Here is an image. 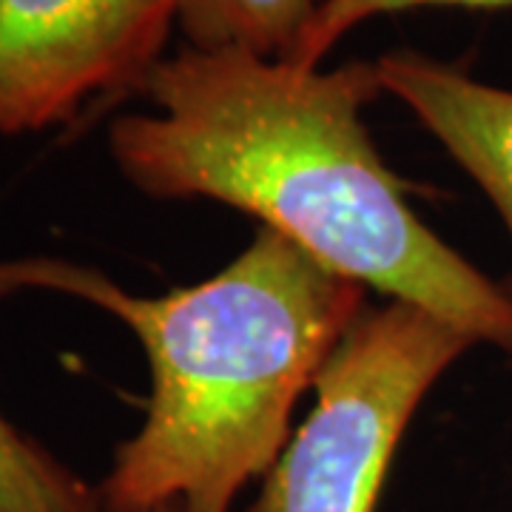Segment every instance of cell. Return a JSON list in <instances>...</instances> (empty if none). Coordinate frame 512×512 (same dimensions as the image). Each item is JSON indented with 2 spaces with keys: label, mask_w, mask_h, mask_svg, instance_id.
I'll list each match as a JSON object with an SVG mask.
<instances>
[{
  "label": "cell",
  "mask_w": 512,
  "mask_h": 512,
  "mask_svg": "<svg viewBox=\"0 0 512 512\" xmlns=\"http://www.w3.org/2000/svg\"><path fill=\"white\" fill-rule=\"evenodd\" d=\"M319 0H180L177 26L191 49H239L288 63Z\"/></svg>",
  "instance_id": "obj_6"
},
{
  "label": "cell",
  "mask_w": 512,
  "mask_h": 512,
  "mask_svg": "<svg viewBox=\"0 0 512 512\" xmlns=\"http://www.w3.org/2000/svg\"><path fill=\"white\" fill-rule=\"evenodd\" d=\"M0 512H106V501L0 410Z\"/></svg>",
  "instance_id": "obj_7"
},
{
  "label": "cell",
  "mask_w": 512,
  "mask_h": 512,
  "mask_svg": "<svg viewBox=\"0 0 512 512\" xmlns=\"http://www.w3.org/2000/svg\"><path fill=\"white\" fill-rule=\"evenodd\" d=\"M46 291L120 319L146 348V421L100 484L111 510L231 512L291 441L296 399L365 311V285L274 228L200 285L137 296L89 265L0 259V299Z\"/></svg>",
  "instance_id": "obj_2"
},
{
  "label": "cell",
  "mask_w": 512,
  "mask_h": 512,
  "mask_svg": "<svg viewBox=\"0 0 512 512\" xmlns=\"http://www.w3.org/2000/svg\"><path fill=\"white\" fill-rule=\"evenodd\" d=\"M382 92L365 60L325 72L185 46L140 94L157 111L111 120V160L148 197L225 202L333 274L512 353L504 285L419 220L373 146L362 111Z\"/></svg>",
  "instance_id": "obj_1"
},
{
  "label": "cell",
  "mask_w": 512,
  "mask_h": 512,
  "mask_svg": "<svg viewBox=\"0 0 512 512\" xmlns=\"http://www.w3.org/2000/svg\"><path fill=\"white\" fill-rule=\"evenodd\" d=\"M476 342L416 305L365 308L313 384L316 402L251 512H376L407 424Z\"/></svg>",
  "instance_id": "obj_3"
},
{
  "label": "cell",
  "mask_w": 512,
  "mask_h": 512,
  "mask_svg": "<svg viewBox=\"0 0 512 512\" xmlns=\"http://www.w3.org/2000/svg\"><path fill=\"white\" fill-rule=\"evenodd\" d=\"M419 6H464V9H501L512 0H319L316 15L308 23L296 52L288 63L299 69H319L330 49L353 32L359 23L390 12L419 9Z\"/></svg>",
  "instance_id": "obj_8"
},
{
  "label": "cell",
  "mask_w": 512,
  "mask_h": 512,
  "mask_svg": "<svg viewBox=\"0 0 512 512\" xmlns=\"http://www.w3.org/2000/svg\"><path fill=\"white\" fill-rule=\"evenodd\" d=\"M376 69L384 92L402 100L476 180L512 237V89L413 49L387 52ZM504 291L512 302V276Z\"/></svg>",
  "instance_id": "obj_5"
},
{
  "label": "cell",
  "mask_w": 512,
  "mask_h": 512,
  "mask_svg": "<svg viewBox=\"0 0 512 512\" xmlns=\"http://www.w3.org/2000/svg\"><path fill=\"white\" fill-rule=\"evenodd\" d=\"M106 512H126V510H111V507H106ZM148 512H180L177 507H160V510H148Z\"/></svg>",
  "instance_id": "obj_9"
},
{
  "label": "cell",
  "mask_w": 512,
  "mask_h": 512,
  "mask_svg": "<svg viewBox=\"0 0 512 512\" xmlns=\"http://www.w3.org/2000/svg\"><path fill=\"white\" fill-rule=\"evenodd\" d=\"M180 0H0V137L143 94Z\"/></svg>",
  "instance_id": "obj_4"
}]
</instances>
